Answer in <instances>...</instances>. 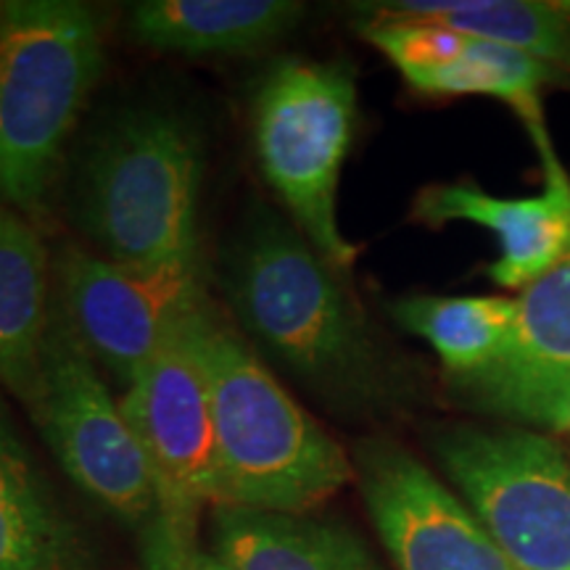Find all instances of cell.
<instances>
[{"label":"cell","instance_id":"cell-1","mask_svg":"<svg viewBox=\"0 0 570 570\" xmlns=\"http://www.w3.org/2000/svg\"><path fill=\"white\" fill-rule=\"evenodd\" d=\"M338 275L267 206H254L219 262L235 327L269 360L346 415L394 412L417 394V383Z\"/></svg>","mask_w":570,"mask_h":570},{"label":"cell","instance_id":"cell-2","mask_svg":"<svg viewBox=\"0 0 570 570\" xmlns=\"http://www.w3.org/2000/svg\"><path fill=\"white\" fill-rule=\"evenodd\" d=\"M196 336L212 394L217 508L306 515L356 479L346 449L285 391L212 302Z\"/></svg>","mask_w":570,"mask_h":570},{"label":"cell","instance_id":"cell-3","mask_svg":"<svg viewBox=\"0 0 570 570\" xmlns=\"http://www.w3.org/2000/svg\"><path fill=\"white\" fill-rule=\"evenodd\" d=\"M101 71V21L85 3L0 6V204L42 212Z\"/></svg>","mask_w":570,"mask_h":570},{"label":"cell","instance_id":"cell-4","mask_svg":"<svg viewBox=\"0 0 570 570\" xmlns=\"http://www.w3.org/2000/svg\"><path fill=\"white\" fill-rule=\"evenodd\" d=\"M202 135L161 109L117 114L90 142L77 188V219L106 252L132 267L202 262Z\"/></svg>","mask_w":570,"mask_h":570},{"label":"cell","instance_id":"cell-5","mask_svg":"<svg viewBox=\"0 0 570 570\" xmlns=\"http://www.w3.org/2000/svg\"><path fill=\"white\" fill-rule=\"evenodd\" d=\"M356 122L354 71L341 61L281 59L252 104L259 169L306 240L346 275L356 246L338 225V183Z\"/></svg>","mask_w":570,"mask_h":570},{"label":"cell","instance_id":"cell-6","mask_svg":"<svg viewBox=\"0 0 570 570\" xmlns=\"http://www.w3.org/2000/svg\"><path fill=\"white\" fill-rule=\"evenodd\" d=\"M32 423L82 494L138 533L159 520V491L146 454L96 360L71 331L61 306L51 323L24 394Z\"/></svg>","mask_w":570,"mask_h":570},{"label":"cell","instance_id":"cell-7","mask_svg":"<svg viewBox=\"0 0 570 570\" xmlns=\"http://www.w3.org/2000/svg\"><path fill=\"white\" fill-rule=\"evenodd\" d=\"M431 449L515 570H570V460L520 425H441Z\"/></svg>","mask_w":570,"mask_h":570},{"label":"cell","instance_id":"cell-8","mask_svg":"<svg viewBox=\"0 0 570 570\" xmlns=\"http://www.w3.org/2000/svg\"><path fill=\"white\" fill-rule=\"evenodd\" d=\"M206 304L204 262L132 267L75 246L59 259L63 317L96 365L125 389Z\"/></svg>","mask_w":570,"mask_h":570},{"label":"cell","instance_id":"cell-9","mask_svg":"<svg viewBox=\"0 0 570 570\" xmlns=\"http://www.w3.org/2000/svg\"><path fill=\"white\" fill-rule=\"evenodd\" d=\"M202 312L135 375L122 396V412L159 491V518L190 537H198L206 504H217L212 394L196 336Z\"/></svg>","mask_w":570,"mask_h":570},{"label":"cell","instance_id":"cell-10","mask_svg":"<svg viewBox=\"0 0 570 570\" xmlns=\"http://www.w3.org/2000/svg\"><path fill=\"white\" fill-rule=\"evenodd\" d=\"M352 460L367 515L396 570H515L473 510L410 449L365 439Z\"/></svg>","mask_w":570,"mask_h":570},{"label":"cell","instance_id":"cell-11","mask_svg":"<svg viewBox=\"0 0 570 570\" xmlns=\"http://www.w3.org/2000/svg\"><path fill=\"white\" fill-rule=\"evenodd\" d=\"M502 354L481 373L449 381L454 396L512 425L566 431L570 417V246L515 298Z\"/></svg>","mask_w":570,"mask_h":570},{"label":"cell","instance_id":"cell-12","mask_svg":"<svg viewBox=\"0 0 570 570\" xmlns=\"http://www.w3.org/2000/svg\"><path fill=\"white\" fill-rule=\"evenodd\" d=\"M531 138L544 169L541 194L502 198L462 180L428 185L412 204V217L423 225L473 223L487 227L499 244V256L487 275L502 288L523 291L570 246V175L554 154L547 127L531 132Z\"/></svg>","mask_w":570,"mask_h":570},{"label":"cell","instance_id":"cell-13","mask_svg":"<svg viewBox=\"0 0 570 570\" xmlns=\"http://www.w3.org/2000/svg\"><path fill=\"white\" fill-rule=\"evenodd\" d=\"M0 570H101L0 407Z\"/></svg>","mask_w":570,"mask_h":570},{"label":"cell","instance_id":"cell-14","mask_svg":"<svg viewBox=\"0 0 570 570\" xmlns=\"http://www.w3.org/2000/svg\"><path fill=\"white\" fill-rule=\"evenodd\" d=\"M306 6L294 0H142L130 11L140 46L177 56H244L296 30Z\"/></svg>","mask_w":570,"mask_h":570},{"label":"cell","instance_id":"cell-15","mask_svg":"<svg viewBox=\"0 0 570 570\" xmlns=\"http://www.w3.org/2000/svg\"><path fill=\"white\" fill-rule=\"evenodd\" d=\"M212 552L233 570H386L360 533L331 518L214 508Z\"/></svg>","mask_w":570,"mask_h":570},{"label":"cell","instance_id":"cell-16","mask_svg":"<svg viewBox=\"0 0 570 570\" xmlns=\"http://www.w3.org/2000/svg\"><path fill=\"white\" fill-rule=\"evenodd\" d=\"M48 252L30 217L0 204V386L24 394L51 323Z\"/></svg>","mask_w":570,"mask_h":570},{"label":"cell","instance_id":"cell-17","mask_svg":"<svg viewBox=\"0 0 570 570\" xmlns=\"http://www.w3.org/2000/svg\"><path fill=\"white\" fill-rule=\"evenodd\" d=\"M362 9L367 17L436 21L468 38L537 56L562 75L570 69V3L566 0H402Z\"/></svg>","mask_w":570,"mask_h":570},{"label":"cell","instance_id":"cell-18","mask_svg":"<svg viewBox=\"0 0 570 570\" xmlns=\"http://www.w3.org/2000/svg\"><path fill=\"white\" fill-rule=\"evenodd\" d=\"M518 304L504 296H407L391 304L402 331L436 352L446 381L475 375L502 354Z\"/></svg>","mask_w":570,"mask_h":570},{"label":"cell","instance_id":"cell-19","mask_svg":"<svg viewBox=\"0 0 570 570\" xmlns=\"http://www.w3.org/2000/svg\"><path fill=\"white\" fill-rule=\"evenodd\" d=\"M560 69L518 48L499 46L491 40L470 38L465 53L458 61L436 71H428L410 88L425 96H489L499 98L523 119L529 135L547 127L541 109V88L550 85Z\"/></svg>","mask_w":570,"mask_h":570},{"label":"cell","instance_id":"cell-20","mask_svg":"<svg viewBox=\"0 0 570 570\" xmlns=\"http://www.w3.org/2000/svg\"><path fill=\"white\" fill-rule=\"evenodd\" d=\"M360 35L386 56L407 82L458 61L470 42L468 35L436 21L399 17H367Z\"/></svg>","mask_w":570,"mask_h":570},{"label":"cell","instance_id":"cell-21","mask_svg":"<svg viewBox=\"0 0 570 570\" xmlns=\"http://www.w3.org/2000/svg\"><path fill=\"white\" fill-rule=\"evenodd\" d=\"M142 570H233L212 550H202L198 537L169 529L159 518L138 537Z\"/></svg>","mask_w":570,"mask_h":570},{"label":"cell","instance_id":"cell-22","mask_svg":"<svg viewBox=\"0 0 570 570\" xmlns=\"http://www.w3.org/2000/svg\"><path fill=\"white\" fill-rule=\"evenodd\" d=\"M566 431H570V417H568V425H566Z\"/></svg>","mask_w":570,"mask_h":570}]
</instances>
